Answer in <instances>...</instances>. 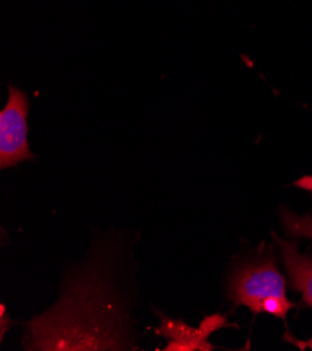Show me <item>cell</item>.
Wrapping results in <instances>:
<instances>
[{
    "instance_id": "cell-2",
    "label": "cell",
    "mask_w": 312,
    "mask_h": 351,
    "mask_svg": "<svg viewBox=\"0 0 312 351\" xmlns=\"http://www.w3.org/2000/svg\"><path fill=\"white\" fill-rule=\"evenodd\" d=\"M29 99L24 91L9 86V99L0 111V168L16 167L34 160L28 143L27 118Z\"/></svg>"
},
{
    "instance_id": "cell-4",
    "label": "cell",
    "mask_w": 312,
    "mask_h": 351,
    "mask_svg": "<svg viewBox=\"0 0 312 351\" xmlns=\"http://www.w3.org/2000/svg\"><path fill=\"white\" fill-rule=\"evenodd\" d=\"M283 221L286 226V230L291 235H301L312 239V219L309 216L305 217H298L294 213L289 212L283 215Z\"/></svg>"
},
{
    "instance_id": "cell-3",
    "label": "cell",
    "mask_w": 312,
    "mask_h": 351,
    "mask_svg": "<svg viewBox=\"0 0 312 351\" xmlns=\"http://www.w3.org/2000/svg\"><path fill=\"white\" fill-rule=\"evenodd\" d=\"M282 258L289 273L290 287L302 295V302L312 306V252L301 254L296 242L276 237Z\"/></svg>"
},
{
    "instance_id": "cell-1",
    "label": "cell",
    "mask_w": 312,
    "mask_h": 351,
    "mask_svg": "<svg viewBox=\"0 0 312 351\" xmlns=\"http://www.w3.org/2000/svg\"><path fill=\"white\" fill-rule=\"evenodd\" d=\"M228 297L255 315L269 313L277 318H286L294 306L286 297V278L270 256L235 269L228 283Z\"/></svg>"
},
{
    "instance_id": "cell-5",
    "label": "cell",
    "mask_w": 312,
    "mask_h": 351,
    "mask_svg": "<svg viewBox=\"0 0 312 351\" xmlns=\"http://www.w3.org/2000/svg\"><path fill=\"white\" fill-rule=\"evenodd\" d=\"M298 347H301V348H311L312 350V337L309 339V340H307V341H297L296 343Z\"/></svg>"
}]
</instances>
